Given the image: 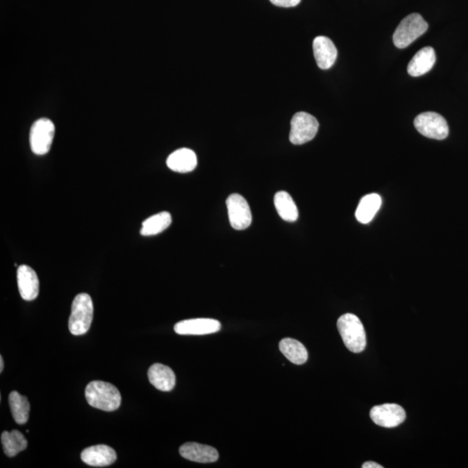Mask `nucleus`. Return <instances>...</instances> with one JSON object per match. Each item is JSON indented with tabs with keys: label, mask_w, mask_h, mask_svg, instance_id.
<instances>
[{
	"label": "nucleus",
	"mask_w": 468,
	"mask_h": 468,
	"mask_svg": "<svg viewBox=\"0 0 468 468\" xmlns=\"http://www.w3.org/2000/svg\"><path fill=\"white\" fill-rule=\"evenodd\" d=\"M85 398L91 407L107 412L118 410L122 396L117 387L109 382L92 381L85 389Z\"/></svg>",
	"instance_id": "1"
},
{
	"label": "nucleus",
	"mask_w": 468,
	"mask_h": 468,
	"mask_svg": "<svg viewBox=\"0 0 468 468\" xmlns=\"http://www.w3.org/2000/svg\"><path fill=\"white\" fill-rule=\"evenodd\" d=\"M337 329L349 351L360 353L366 347V332L360 319L356 315L346 313L337 321Z\"/></svg>",
	"instance_id": "2"
},
{
	"label": "nucleus",
	"mask_w": 468,
	"mask_h": 468,
	"mask_svg": "<svg viewBox=\"0 0 468 468\" xmlns=\"http://www.w3.org/2000/svg\"><path fill=\"white\" fill-rule=\"evenodd\" d=\"M94 315L91 296L87 293H80L72 304V313L69 318V330L74 336L84 335L91 328Z\"/></svg>",
	"instance_id": "3"
},
{
	"label": "nucleus",
	"mask_w": 468,
	"mask_h": 468,
	"mask_svg": "<svg viewBox=\"0 0 468 468\" xmlns=\"http://www.w3.org/2000/svg\"><path fill=\"white\" fill-rule=\"evenodd\" d=\"M429 29V25L421 15L412 13L404 18L393 35V42L399 49H403L421 37Z\"/></svg>",
	"instance_id": "4"
},
{
	"label": "nucleus",
	"mask_w": 468,
	"mask_h": 468,
	"mask_svg": "<svg viewBox=\"0 0 468 468\" xmlns=\"http://www.w3.org/2000/svg\"><path fill=\"white\" fill-rule=\"evenodd\" d=\"M55 135V125L50 119L41 118L32 124L30 131V145L37 155H46L50 151Z\"/></svg>",
	"instance_id": "5"
},
{
	"label": "nucleus",
	"mask_w": 468,
	"mask_h": 468,
	"mask_svg": "<svg viewBox=\"0 0 468 468\" xmlns=\"http://www.w3.org/2000/svg\"><path fill=\"white\" fill-rule=\"evenodd\" d=\"M416 129L422 136L430 139L447 138L449 128L446 119L436 112H424L416 117L414 122Z\"/></svg>",
	"instance_id": "6"
},
{
	"label": "nucleus",
	"mask_w": 468,
	"mask_h": 468,
	"mask_svg": "<svg viewBox=\"0 0 468 468\" xmlns=\"http://www.w3.org/2000/svg\"><path fill=\"white\" fill-rule=\"evenodd\" d=\"M318 128L317 119L311 115L306 112L296 113L291 122L290 141L295 145L310 142L317 135Z\"/></svg>",
	"instance_id": "7"
},
{
	"label": "nucleus",
	"mask_w": 468,
	"mask_h": 468,
	"mask_svg": "<svg viewBox=\"0 0 468 468\" xmlns=\"http://www.w3.org/2000/svg\"><path fill=\"white\" fill-rule=\"evenodd\" d=\"M230 224L235 230H245L251 226L252 212L246 199L239 194H233L226 200Z\"/></svg>",
	"instance_id": "8"
},
{
	"label": "nucleus",
	"mask_w": 468,
	"mask_h": 468,
	"mask_svg": "<svg viewBox=\"0 0 468 468\" xmlns=\"http://www.w3.org/2000/svg\"><path fill=\"white\" fill-rule=\"evenodd\" d=\"M370 418L382 428L392 429L402 424L406 419V413L398 404L386 403L372 408Z\"/></svg>",
	"instance_id": "9"
},
{
	"label": "nucleus",
	"mask_w": 468,
	"mask_h": 468,
	"mask_svg": "<svg viewBox=\"0 0 468 468\" xmlns=\"http://www.w3.org/2000/svg\"><path fill=\"white\" fill-rule=\"evenodd\" d=\"M174 329L179 335L202 336L220 332L221 325L215 319L195 318L177 323Z\"/></svg>",
	"instance_id": "10"
},
{
	"label": "nucleus",
	"mask_w": 468,
	"mask_h": 468,
	"mask_svg": "<svg viewBox=\"0 0 468 468\" xmlns=\"http://www.w3.org/2000/svg\"><path fill=\"white\" fill-rule=\"evenodd\" d=\"M17 280L22 299L25 301L37 299L39 293V280L38 275L32 267L26 265L18 266Z\"/></svg>",
	"instance_id": "11"
},
{
	"label": "nucleus",
	"mask_w": 468,
	"mask_h": 468,
	"mask_svg": "<svg viewBox=\"0 0 468 468\" xmlns=\"http://www.w3.org/2000/svg\"><path fill=\"white\" fill-rule=\"evenodd\" d=\"M117 458V453L107 445H96L85 448L81 460L91 467H104L112 465Z\"/></svg>",
	"instance_id": "12"
},
{
	"label": "nucleus",
	"mask_w": 468,
	"mask_h": 468,
	"mask_svg": "<svg viewBox=\"0 0 468 468\" xmlns=\"http://www.w3.org/2000/svg\"><path fill=\"white\" fill-rule=\"evenodd\" d=\"M180 455L186 460L199 463H213L217 462L219 453L210 446L188 442L180 448Z\"/></svg>",
	"instance_id": "13"
},
{
	"label": "nucleus",
	"mask_w": 468,
	"mask_h": 468,
	"mask_svg": "<svg viewBox=\"0 0 468 468\" xmlns=\"http://www.w3.org/2000/svg\"><path fill=\"white\" fill-rule=\"evenodd\" d=\"M313 52L319 68L328 70L337 60V50L335 44L326 37H317L313 41Z\"/></svg>",
	"instance_id": "14"
},
{
	"label": "nucleus",
	"mask_w": 468,
	"mask_h": 468,
	"mask_svg": "<svg viewBox=\"0 0 468 468\" xmlns=\"http://www.w3.org/2000/svg\"><path fill=\"white\" fill-rule=\"evenodd\" d=\"M148 377L150 384L161 391H171L176 384L174 371L161 363L153 364L148 371Z\"/></svg>",
	"instance_id": "15"
},
{
	"label": "nucleus",
	"mask_w": 468,
	"mask_h": 468,
	"mask_svg": "<svg viewBox=\"0 0 468 468\" xmlns=\"http://www.w3.org/2000/svg\"><path fill=\"white\" fill-rule=\"evenodd\" d=\"M197 156L194 151L189 148H180L173 152L167 159V166L174 172L188 173L195 170L197 167Z\"/></svg>",
	"instance_id": "16"
},
{
	"label": "nucleus",
	"mask_w": 468,
	"mask_h": 468,
	"mask_svg": "<svg viewBox=\"0 0 468 468\" xmlns=\"http://www.w3.org/2000/svg\"><path fill=\"white\" fill-rule=\"evenodd\" d=\"M436 51L432 47H425L420 50L411 59L408 65V72L411 77H421L428 73L436 64Z\"/></svg>",
	"instance_id": "17"
},
{
	"label": "nucleus",
	"mask_w": 468,
	"mask_h": 468,
	"mask_svg": "<svg viewBox=\"0 0 468 468\" xmlns=\"http://www.w3.org/2000/svg\"><path fill=\"white\" fill-rule=\"evenodd\" d=\"M382 206L381 196L377 194H370L364 196L360 200L356 208V218L362 224H368L373 220L374 217Z\"/></svg>",
	"instance_id": "18"
},
{
	"label": "nucleus",
	"mask_w": 468,
	"mask_h": 468,
	"mask_svg": "<svg viewBox=\"0 0 468 468\" xmlns=\"http://www.w3.org/2000/svg\"><path fill=\"white\" fill-rule=\"evenodd\" d=\"M274 205L278 215L285 221L295 222L298 220V207H297L292 197L287 192H278L274 196Z\"/></svg>",
	"instance_id": "19"
},
{
	"label": "nucleus",
	"mask_w": 468,
	"mask_h": 468,
	"mask_svg": "<svg viewBox=\"0 0 468 468\" xmlns=\"http://www.w3.org/2000/svg\"><path fill=\"white\" fill-rule=\"evenodd\" d=\"M280 350L290 362L302 365L308 359V351L303 344L292 338H284L280 343Z\"/></svg>",
	"instance_id": "20"
},
{
	"label": "nucleus",
	"mask_w": 468,
	"mask_h": 468,
	"mask_svg": "<svg viewBox=\"0 0 468 468\" xmlns=\"http://www.w3.org/2000/svg\"><path fill=\"white\" fill-rule=\"evenodd\" d=\"M172 224V216L169 212H162L145 220L141 228V235L154 236L165 231Z\"/></svg>",
	"instance_id": "21"
},
{
	"label": "nucleus",
	"mask_w": 468,
	"mask_h": 468,
	"mask_svg": "<svg viewBox=\"0 0 468 468\" xmlns=\"http://www.w3.org/2000/svg\"><path fill=\"white\" fill-rule=\"evenodd\" d=\"M1 442L4 452L8 457L16 456L18 453L25 450L28 446L24 434L18 430H13L11 432L4 431L1 434Z\"/></svg>",
	"instance_id": "22"
},
{
	"label": "nucleus",
	"mask_w": 468,
	"mask_h": 468,
	"mask_svg": "<svg viewBox=\"0 0 468 468\" xmlns=\"http://www.w3.org/2000/svg\"><path fill=\"white\" fill-rule=\"evenodd\" d=\"M9 405L15 422L18 424L22 425L27 422L31 410L27 397L20 395L17 391H13L9 396Z\"/></svg>",
	"instance_id": "23"
},
{
	"label": "nucleus",
	"mask_w": 468,
	"mask_h": 468,
	"mask_svg": "<svg viewBox=\"0 0 468 468\" xmlns=\"http://www.w3.org/2000/svg\"><path fill=\"white\" fill-rule=\"evenodd\" d=\"M270 1L280 7H294L299 5L301 0H270Z\"/></svg>",
	"instance_id": "24"
},
{
	"label": "nucleus",
	"mask_w": 468,
	"mask_h": 468,
	"mask_svg": "<svg viewBox=\"0 0 468 468\" xmlns=\"http://www.w3.org/2000/svg\"><path fill=\"white\" fill-rule=\"evenodd\" d=\"M363 468H384V467L379 465V464L373 462H368L363 464Z\"/></svg>",
	"instance_id": "25"
},
{
	"label": "nucleus",
	"mask_w": 468,
	"mask_h": 468,
	"mask_svg": "<svg viewBox=\"0 0 468 468\" xmlns=\"http://www.w3.org/2000/svg\"><path fill=\"white\" fill-rule=\"evenodd\" d=\"M4 370V359L2 356H0V372H3Z\"/></svg>",
	"instance_id": "26"
}]
</instances>
